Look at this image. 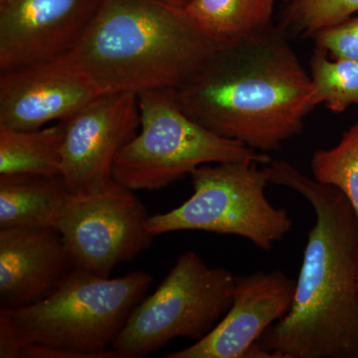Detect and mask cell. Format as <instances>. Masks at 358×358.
I'll use <instances>...</instances> for the list:
<instances>
[{
	"instance_id": "1",
	"label": "cell",
	"mask_w": 358,
	"mask_h": 358,
	"mask_svg": "<svg viewBox=\"0 0 358 358\" xmlns=\"http://www.w3.org/2000/svg\"><path fill=\"white\" fill-rule=\"evenodd\" d=\"M268 182L308 200L315 223L303 251L291 310L256 345L273 358H358V220L341 190L284 160Z\"/></svg>"
},
{
	"instance_id": "2",
	"label": "cell",
	"mask_w": 358,
	"mask_h": 358,
	"mask_svg": "<svg viewBox=\"0 0 358 358\" xmlns=\"http://www.w3.org/2000/svg\"><path fill=\"white\" fill-rule=\"evenodd\" d=\"M186 115L257 152L301 134L317 105L310 75L282 27L227 45L182 86L169 90Z\"/></svg>"
},
{
	"instance_id": "3",
	"label": "cell",
	"mask_w": 358,
	"mask_h": 358,
	"mask_svg": "<svg viewBox=\"0 0 358 358\" xmlns=\"http://www.w3.org/2000/svg\"><path fill=\"white\" fill-rule=\"evenodd\" d=\"M223 46L162 0H103L72 51L101 94L174 90Z\"/></svg>"
},
{
	"instance_id": "4",
	"label": "cell",
	"mask_w": 358,
	"mask_h": 358,
	"mask_svg": "<svg viewBox=\"0 0 358 358\" xmlns=\"http://www.w3.org/2000/svg\"><path fill=\"white\" fill-rule=\"evenodd\" d=\"M152 282L143 271L110 279L75 268L41 300L0 308V357L117 358L110 348Z\"/></svg>"
},
{
	"instance_id": "5",
	"label": "cell",
	"mask_w": 358,
	"mask_h": 358,
	"mask_svg": "<svg viewBox=\"0 0 358 358\" xmlns=\"http://www.w3.org/2000/svg\"><path fill=\"white\" fill-rule=\"evenodd\" d=\"M140 133L115 157L113 178L133 190H157L205 164L272 159L241 141L218 136L179 108L169 90L138 94Z\"/></svg>"
},
{
	"instance_id": "6",
	"label": "cell",
	"mask_w": 358,
	"mask_h": 358,
	"mask_svg": "<svg viewBox=\"0 0 358 358\" xmlns=\"http://www.w3.org/2000/svg\"><path fill=\"white\" fill-rule=\"evenodd\" d=\"M255 160L205 164L193 171V194L178 208L148 217L154 236L196 230L249 240L270 252L293 228L288 212L266 196V167Z\"/></svg>"
},
{
	"instance_id": "7",
	"label": "cell",
	"mask_w": 358,
	"mask_h": 358,
	"mask_svg": "<svg viewBox=\"0 0 358 358\" xmlns=\"http://www.w3.org/2000/svg\"><path fill=\"white\" fill-rule=\"evenodd\" d=\"M234 280L194 251L180 254L155 293L134 308L110 350L117 358H140L176 338L200 341L232 305Z\"/></svg>"
},
{
	"instance_id": "8",
	"label": "cell",
	"mask_w": 358,
	"mask_h": 358,
	"mask_svg": "<svg viewBox=\"0 0 358 358\" xmlns=\"http://www.w3.org/2000/svg\"><path fill=\"white\" fill-rule=\"evenodd\" d=\"M147 209L133 190L113 180L90 194L69 193L56 222L75 267L110 277L117 265L150 248Z\"/></svg>"
},
{
	"instance_id": "9",
	"label": "cell",
	"mask_w": 358,
	"mask_h": 358,
	"mask_svg": "<svg viewBox=\"0 0 358 358\" xmlns=\"http://www.w3.org/2000/svg\"><path fill=\"white\" fill-rule=\"evenodd\" d=\"M62 122L61 176L68 190L100 192L114 180L115 157L140 129L138 94H102Z\"/></svg>"
},
{
	"instance_id": "10",
	"label": "cell",
	"mask_w": 358,
	"mask_h": 358,
	"mask_svg": "<svg viewBox=\"0 0 358 358\" xmlns=\"http://www.w3.org/2000/svg\"><path fill=\"white\" fill-rule=\"evenodd\" d=\"M102 95L73 56L0 72V126L31 131L69 119Z\"/></svg>"
},
{
	"instance_id": "11",
	"label": "cell",
	"mask_w": 358,
	"mask_h": 358,
	"mask_svg": "<svg viewBox=\"0 0 358 358\" xmlns=\"http://www.w3.org/2000/svg\"><path fill=\"white\" fill-rule=\"evenodd\" d=\"M103 0H0V72L76 48Z\"/></svg>"
},
{
	"instance_id": "12",
	"label": "cell",
	"mask_w": 358,
	"mask_h": 358,
	"mask_svg": "<svg viewBox=\"0 0 358 358\" xmlns=\"http://www.w3.org/2000/svg\"><path fill=\"white\" fill-rule=\"evenodd\" d=\"M296 282L282 271L235 275L232 305L194 345L164 358H250L258 339L291 310Z\"/></svg>"
},
{
	"instance_id": "13",
	"label": "cell",
	"mask_w": 358,
	"mask_h": 358,
	"mask_svg": "<svg viewBox=\"0 0 358 358\" xmlns=\"http://www.w3.org/2000/svg\"><path fill=\"white\" fill-rule=\"evenodd\" d=\"M75 268L55 228L0 230V308L41 300Z\"/></svg>"
},
{
	"instance_id": "14",
	"label": "cell",
	"mask_w": 358,
	"mask_h": 358,
	"mask_svg": "<svg viewBox=\"0 0 358 358\" xmlns=\"http://www.w3.org/2000/svg\"><path fill=\"white\" fill-rule=\"evenodd\" d=\"M69 193L62 176H0V230L55 228Z\"/></svg>"
},
{
	"instance_id": "15",
	"label": "cell",
	"mask_w": 358,
	"mask_h": 358,
	"mask_svg": "<svg viewBox=\"0 0 358 358\" xmlns=\"http://www.w3.org/2000/svg\"><path fill=\"white\" fill-rule=\"evenodd\" d=\"M64 124L18 131L0 126V176H61Z\"/></svg>"
},
{
	"instance_id": "16",
	"label": "cell",
	"mask_w": 358,
	"mask_h": 358,
	"mask_svg": "<svg viewBox=\"0 0 358 358\" xmlns=\"http://www.w3.org/2000/svg\"><path fill=\"white\" fill-rule=\"evenodd\" d=\"M277 0H192L185 11L221 46L235 43L272 26Z\"/></svg>"
},
{
	"instance_id": "17",
	"label": "cell",
	"mask_w": 358,
	"mask_h": 358,
	"mask_svg": "<svg viewBox=\"0 0 358 358\" xmlns=\"http://www.w3.org/2000/svg\"><path fill=\"white\" fill-rule=\"evenodd\" d=\"M310 72L315 105L324 103L327 109L341 114L352 103H358L357 61L329 60L327 51L315 47Z\"/></svg>"
},
{
	"instance_id": "18",
	"label": "cell",
	"mask_w": 358,
	"mask_h": 358,
	"mask_svg": "<svg viewBox=\"0 0 358 358\" xmlns=\"http://www.w3.org/2000/svg\"><path fill=\"white\" fill-rule=\"evenodd\" d=\"M315 180L345 194L358 220V122L329 150H317L310 162Z\"/></svg>"
},
{
	"instance_id": "19",
	"label": "cell",
	"mask_w": 358,
	"mask_h": 358,
	"mask_svg": "<svg viewBox=\"0 0 358 358\" xmlns=\"http://www.w3.org/2000/svg\"><path fill=\"white\" fill-rule=\"evenodd\" d=\"M358 11V0H292L281 27L287 34L313 37Z\"/></svg>"
},
{
	"instance_id": "20",
	"label": "cell",
	"mask_w": 358,
	"mask_h": 358,
	"mask_svg": "<svg viewBox=\"0 0 358 358\" xmlns=\"http://www.w3.org/2000/svg\"><path fill=\"white\" fill-rule=\"evenodd\" d=\"M313 38L315 47L324 49L331 57L358 62V17L320 30Z\"/></svg>"
},
{
	"instance_id": "21",
	"label": "cell",
	"mask_w": 358,
	"mask_h": 358,
	"mask_svg": "<svg viewBox=\"0 0 358 358\" xmlns=\"http://www.w3.org/2000/svg\"><path fill=\"white\" fill-rule=\"evenodd\" d=\"M162 1L166 2L169 6L185 9L192 0H162Z\"/></svg>"
},
{
	"instance_id": "22",
	"label": "cell",
	"mask_w": 358,
	"mask_h": 358,
	"mask_svg": "<svg viewBox=\"0 0 358 358\" xmlns=\"http://www.w3.org/2000/svg\"><path fill=\"white\" fill-rule=\"evenodd\" d=\"M357 288H358V275H357Z\"/></svg>"
},
{
	"instance_id": "23",
	"label": "cell",
	"mask_w": 358,
	"mask_h": 358,
	"mask_svg": "<svg viewBox=\"0 0 358 358\" xmlns=\"http://www.w3.org/2000/svg\"><path fill=\"white\" fill-rule=\"evenodd\" d=\"M357 105H358V103H357Z\"/></svg>"
}]
</instances>
